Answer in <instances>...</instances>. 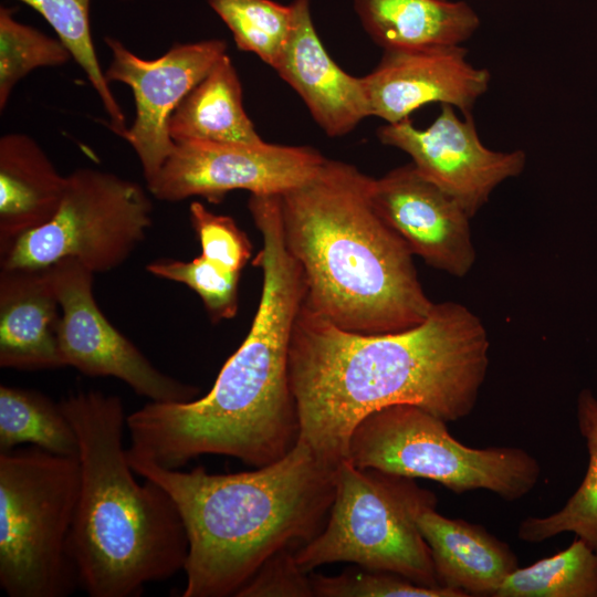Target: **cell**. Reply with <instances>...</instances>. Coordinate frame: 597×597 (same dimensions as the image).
I'll use <instances>...</instances> for the list:
<instances>
[{
  "mask_svg": "<svg viewBox=\"0 0 597 597\" xmlns=\"http://www.w3.org/2000/svg\"><path fill=\"white\" fill-rule=\"evenodd\" d=\"M467 55L462 45L384 51L376 67L362 76L369 116L394 124L432 103L472 114L489 90L491 74Z\"/></svg>",
  "mask_w": 597,
  "mask_h": 597,
  "instance_id": "15",
  "label": "cell"
},
{
  "mask_svg": "<svg viewBox=\"0 0 597 597\" xmlns=\"http://www.w3.org/2000/svg\"><path fill=\"white\" fill-rule=\"evenodd\" d=\"M316 597H467L447 587L419 585L401 575L371 569H348L336 576L311 575Z\"/></svg>",
  "mask_w": 597,
  "mask_h": 597,
  "instance_id": "29",
  "label": "cell"
},
{
  "mask_svg": "<svg viewBox=\"0 0 597 597\" xmlns=\"http://www.w3.org/2000/svg\"><path fill=\"white\" fill-rule=\"evenodd\" d=\"M370 197L379 217L412 255L457 277L470 272L476 256L470 227L472 218L412 163L373 178Z\"/></svg>",
  "mask_w": 597,
  "mask_h": 597,
  "instance_id": "14",
  "label": "cell"
},
{
  "mask_svg": "<svg viewBox=\"0 0 597 597\" xmlns=\"http://www.w3.org/2000/svg\"><path fill=\"white\" fill-rule=\"evenodd\" d=\"M371 181L326 158L279 196L283 237L302 270L304 306L348 332H400L422 323L434 303L412 253L375 210Z\"/></svg>",
  "mask_w": 597,
  "mask_h": 597,
  "instance_id": "3",
  "label": "cell"
},
{
  "mask_svg": "<svg viewBox=\"0 0 597 597\" xmlns=\"http://www.w3.org/2000/svg\"><path fill=\"white\" fill-rule=\"evenodd\" d=\"M189 219L207 259L240 273L252 254L247 233L229 216L217 214L199 201L191 202Z\"/></svg>",
  "mask_w": 597,
  "mask_h": 597,
  "instance_id": "30",
  "label": "cell"
},
{
  "mask_svg": "<svg viewBox=\"0 0 597 597\" xmlns=\"http://www.w3.org/2000/svg\"><path fill=\"white\" fill-rule=\"evenodd\" d=\"M38 11L83 70L111 118V129L123 138L125 115L98 63L90 28L91 0H18Z\"/></svg>",
  "mask_w": 597,
  "mask_h": 597,
  "instance_id": "25",
  "label": "cell"
},
{
  "mask_svg": "<svg viewBox=\"0 0 597 597\" xmlns=\"http://www.w3.org/2000/svg\"><path fill=\"white\" fill-rule=\"evenodd\" d=\"M294 552L286 548L269 557L235 596L313 597L311 575L300 567Z\"/></svg>",
  "mask_w": 597,
  "mask_h": 597,
  "instance_id": "31",
  "label": "cell"
},
{
  "mask_svg": "<svg viewBox=\"0 0 597 597\" xmlns=\"http://www.w3.org/2000/svg\"><path fill=\"white\" fill-rule=\"evenodd\" d=\"M61 308L57 341L64 366L87 376H112L154 402H187L199 389L158 368L100 310L93 273L75 259L49 266Z\"/></svg>",
  "mask_w": 597,
  "mask_h": 597,
  "instance_id": "10",
  "label": "cell"
},
{
  "mask_svg": "<svg viewBox=\"0 0 597 597\" xmlns=\"http://www.w3.org/2000/svg\"><path fill=\"white\" fill-rule=\"evenodd\" d=\"M128 459L135 473L167 491L185 524L182 597L235 596L269 557L323 530L335 495L337 465L300 438L280 460L231 474Z\"/></svg>",
  "mask_w": 597,
  "mask_h": 597,
  "instance_id": "4",
  "label": "cell"
},
{
  "mask_svg": "<svg viewBox=\"0 0 597 597\" xmlns=\"http://www.w3.org/2000/svg\"><path fill=\"white\" fill-rule=\"evenodd\" d=\"M325 159L310 146L175 143L174 151L147 189L167 202L199 196L217 203L233 190L282 195L310 179Z\"/></svg>",
  "mask_w": 597,
  "mask_h": 597,
  "instance_id": "11",
  "label": "cell"
},
{
  "mask_svg": "<svg viewBox=\"0 0 597 597\" xmlns=\"http://www.w3.org/2000/svg\"><path fill=\"white\" fill-rule=\"evenodd\" d=\"M72 57L57 38L19 22L13 10L0 8V111L7 107L15 85L32 71L56 67Z\"/></svg>",
  "mask_w": 597,
  "mask_h": 597,
  "instance_id": "27",
  "label": "cell"
},
{
  "mask_svg": "<svg viewBox=\"0 0 597 597\" xmlns=\"http://www.w3.org/2000/svg\"><path fill=\"white\" fill-rule=\"evenodd\" d=\"M347 460L432 480L455 494L488 490L509 502L528 494L541 476L538 461L526 450L464 446L446 420L415 405H392L365 417L353 431Z\"/></svg>",
  "mask_w": 597,
  "mask_h": 597,
  "instance_id": "8",
  "label": "cell"
},
{
  "mask_svg": "<svg viewBox=\"0 0 597 597\" xmlns=\"http://www.w3.org/2000/svg\"><path fill=\"white\" fill-rule=\"evenodd\" d=\"M455 109L442 104L439 115L423 129L409 118L385 124L377 129V137L384 145L406 153L421 175L452 196L473 218L499 185L523 172L526 155L521 149L488 148L472 114L460 117Z\"/></svg>",
  "mask_w": 597,
  "mask_h": 597,
  "instance_id": "13",
  "label": "cell"
},
{
  "mask_svg": "<svg viewBox=\"0 0 597 597\" xmlns=\"http://www.w3.org/2000/svg\"><path fill=\"white\" fill-rule=\"evenodd\" d=\"M232 33L239 50L254 53L274 69L292 24L291 3L273 0H207Z\"/></svg>",
  "mask_w": 597,
  "mask_h": 597,
  "instance_id": "26",
  "label": "cell"
},
{
  "mask_svg": "<svg viewBox=\"0 0 597 597\" xmlns=\"http://www.w3.org/2000/svg\"><path fill=\"white\" fill-rule=\"evenodd\" d=\"M489 349L481 320L460 303H434L405 331L360 334L302 302L289 355L300 439L338 465L358 423L383 408L415 405L447 422L465 418L485 380Z\"/></svg>",
  "mask_w": 597,
  "mask_h": 597,
  "instance_id": "1",
  "label": "cell"
},
{
  "mask_svg": "<svg viewBox=\"0 0 597 597\" xmlns=\"http://www.w3.org/2000/svg\"><path fill=\"white\" fill-rule=\"evenodd\" d=\"M370 39L387 50L459 46L479 29L480 18L464 1L353 0Z\"/></svg>",
  "mask_w": 597,
  "mask_h": 597,
  "instance_id": "20",
  "label": "cell"
},
{
  "mask_svg": "<svg viewBox=\"0 0 597 597\" xmlns=\"http://www.w3.org/2000/svg\"><path fill=\"white\" fill-rule=\"evenodd\" d=\"M57 307L49 266L1 269V367L43 370L64 366L57 341Z\"/></svg>",
  "mask_w": 597,
  "mask_h": 597,
  "instance_id": "17",
  "label": "cell"
},
{
  "mask_svg": "<svg viewBox=\"0 0 597 597\" xmlns=\"http://www.w3.org/2000/svg\"><path fill=\"white\" fill-rule=\"evenodd\" d=\"M168 130L175 143L261 144L242 101L241 82L224 54L174 112Z\"/></svg>",
  "mask_w": 597,
  "mask_h": 597,
  "instance_id": "21",
  "label": "cell"
},
{
  "mask_svg": "<svg viewBox=\"0 0 597 597\" xmlns=\"http://www.w3.org/2000/svg\"><path fill=\"white\" fill-rule=\"evenodd\" d=\"M596 553H597V551H596Z\"/></svg>",
  "mask_w": 597,
  "mask_h": 597,
  "instance_id": "33",
  "label": "cell"
},
{
  "mask_svg": "<svg viewBox=\"0 0 597 597\" xmlns=\"http://www.w3.org/2000/svg\"><path fill=\"white\" fill-rule=\"evenodd\" d=\"M311 0H293L292 24L274 67L302 98L331 138L350 133L369 117L363 78L338 66L323 45L311 17Z\"/></svg>",
  "mask_w": 597,
  "mask_h": 597,
  "instance_id": "16",
  "label": "cell"
},
{
  "mask_svg": "<svg viewBox=\"0 0 597 597\" xmlns=\"http://www.w3.org/2000/svg\"><path fill=\"white\" fill-rule=\"evenodd\" d=\"M248 208L262 237L253 264L263 275L249 333L207 395L187 402L149 401L126 417L130 455L167 469L202 454L260 468L298 441L289 355L305 294L303 274L284 242L279 196L251 195Z\"/></svg>",
  "mask_w": 597,
  "mask_h": 597,
  "instance_id": "2",
  "label": "cell"
},
{
  "mask_svg": "<svg viewBox=\"0 0 597 597\" xmlns=\"http://www.w3.org/2000/svg\"><path fill=\"white\" fill-rule=\"evenodd\" d=\"M78 440L80 488L69 540L78 584L91 597H137L188 557L179 511L165 489L135 476L124 448L121 397L78 391L60 402Z\"/></svg>",
  "mask_w": 597,
  "mask_h": 597,
  "instance_id": "5",
  "label": "cell"
},
{
  "mask_svg": "<svg viewBox=\"0 0 597 597\" xmlns=\"http://www.w3.org/2000/svg\"><path fill=\"white\" fill-rule=\"evenodd\" d=\"M146 270L157 277L186 284L195 291L213 322L229 320L237 315L240 273L202 254L191 261L156 260L149 263Z\"/></svg>",
  "mask_w": 597,
  "mask_h": 597,
  "instance_id": "28",
  "label": "cell"
},
{
  "mask_svg": "<svg viewBox=\"0 0 597 597\" xmlns=\"http://www.w3.org/2000/svg\"><path fill=\"white\" fill-rule=\"evenodd\" d=\"M105 43L112 54L104 72L107 82L123 83L134 95L136 115L123 139L136 153L148 187L175 149L170 117L228 46L221 39L179 43L155 60H145L115 38H105Z\"/></svg>",
  "mask_w": 597,
  "mask_h": 597,
  "instance_id": "12",
  "label": "cell"
},
{
  "mask_svg": "<svg viewBox=\"0 0 597 597\" xmlns=\"http://www.w3.org/2000/svg\"><path fill=\"white\" fill-rule=\"evenodd\" d=\"M153 203L143 186L113 172L78 168L54 217L13 241L1 269H43L75 259L93 274L122 265L151 226Z\"/></svg>",
  "mask_w": 597,
  "mask_h": 597,
  "instance_id": "9",
  "label": "cell"
},
{
  "mask_svg": "<svg viewBox=\"0 0 597 597\" xmlns=\"http://www.w3.org/2000/svg\"><path fill=\"white\" fill-rule=\"evenodd\" d=\"M122 1H127V0H122Z\"/></svg>",
  "mask_w": 597,
  "mask_h": 597,
  "instance_id": "32",
  "label": "cell"
},
{
  "mask_svg": "<svg viewBox=\"0 0 597 597\" xmlns=\"http://www.w3.org/2000/svg\"><path fill=\"white\" fill-rule=\"evenodd\" d=\"M577 420L589 454L587 472L561 510L543 517L528 516L520 523L521 541L542 543L570 532L597 551V398L589 389H583L577 398Z\"/></svg>",
  "mask_w": 597,
  "mask_h": 597,
  "instance_id": "22",
  "label": "cell"
},
{
  "mask_svg": "<svg viewBox=\"0 0 597 597\" xmlns=\"http://www.w3.org/2000/svg\"><path fill=\"white\" fill-rule=\"evenodd\" d=\"M23 443L59 455H78L77 436L60 404L35 390L1 385L0 452Z\"/></svg>",
  "mask_w": 597,
  "mask_h": 597,
  "instance_id": "23",
  "label": "cell"
},
{
  "mask_svg": "<svg viewBox=\"0 0 597 597\" xmlns=\"http://www.w3.org/2000/svg\"><path fill=\"white\" fill-rule=\"evenodd\" d=\"M494 597H597V553L583 540L510 574Z\"/></svg>",
  "mask_w": 597,
  "mask_h": 597,
  "instance_id": "24",
  "label": "cell"
},
{
  "mask_svg": "<svg viewBox=\"0 0 597 597\" xmlns=\"http://www.w3.org/2000/svg\"><path fill=\"white\" fill-rule=\"evenodd\" d=\"M436 505L434 493L412 478L342 461L326 523L295 549V559L307 573L324 564L350 562L422 586L442 587L416 522L419 512Z\"/></svg>",
  "mask_w": 597,
  "mask_h": 597,
  "instance_id": "7",
  "label": "cell"
},
{
  "mask_svg": "<svg viewBox=\"0 0 597 597\" xmlns=\"http://www.w3.org/2000/svg\"><path fill=\"white\" fill-rule=\"evenodd\" d=\"M80 464L38 447L0 452V586L9 597H65Z\"/></svg>",
  "mask_w": 597,
  "mask_h": 597,
  "instance_id": "6",
  "label": "cell"
},
{
  "mask_svg": "<svg viewBox=\"0 0 597 597\" xmlns=\"http://www.w3.org/2000/svg\"><path fill=\"white\" fill-rule=\"evenodd\" d=\"M66 187L41 146L30 136L0 138V252L22 234L49 222Z\"/></svg>",
  "mask_w": 597,
  "mask_h": 597,
  "instance_id": "19",
  "label": "cell"
},
{
  "mask_svg": "<svg viewBox=\"0 0 597 597\" xmlns=\"http://www.w3.org/2000/svg\"><path fill=\"white\" fill-rule=\"evenodd\" d=\"M433 562L439 585L468 596H492L519 568L511 547L480 524L423 509L416 519Z\"/></svg>",
  "mask_w": 597,
  "mask_h": 597,
  "instance_id": "18",
  "label": "cell"
}]
</instances>
